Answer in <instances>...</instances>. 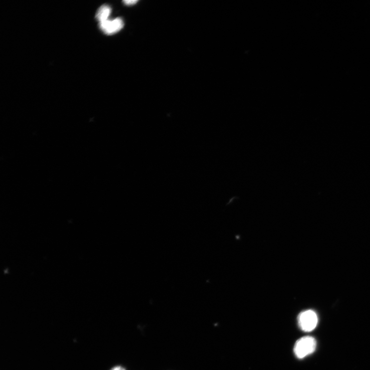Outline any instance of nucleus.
Returning a JSON list of instances; mask_svg holds the SVG:
<instances>
[{
  "instance_id": "nucleus-4",
  "label": "nucleus",
  "mask_w": 370,
  "mask_h": 370,
  "mask_svg": "<svg viewBox=\"0 0 370 370\" xmlns=\"http://www.w3.org/2000/svg\"><path fill=\"white\" fill-rule=\"evenodd\" d=\"M111 9L108 5H104L99 8L96 14V18L100 23L109 20Z\"/></svg>"
},
{
  "instance_id": "nucleus-3",
  "label": "nucleus",
  "mask_w": 370,
  "mask_h": 370,
  "mask_svg": "<svg viewBox=\"0 0 370 370\" xmlns=\"http://www.w3.org/2000/svg\"><path fill=\"white\" fill-rule=\"evenodd\" d=\"M124 24L121 18H118L114 20H108L100 23V28L108 35H112L120 32L124 27Z\"/></svg>"
},
{
  "instance_id": "nucleus-5",
  "label": "nucleus",
  "mask_w": 370,
  "mask_h": 370,
  "mask_svg": "<svg viewBox=\"0 0 370 370\" xmlns=\"http://www.w3.org/2000/svg\"><path fill=\"white\" fill-rule=\"evenodd\" d=\"M138 2L136 0H126V1L124 2V4L127 6H132L135 5Z\"/></svg>"
},
{
  "instance_id": "nucleus-1",
  "label": "nucleus",
  "mask_w": 370,
  "mask_h": 370,
  "mask_svg": "<svg viewBox=\"0 0 370 370\" xmlns=\"http://www.w3.org/2000/svg\"><path fill=\"white\" fill-rule=\"evenodd\" d=\"M316 340L312 337H303L296 342L294 352L298 358H303L313 353L316 348Z\"/></svg>"
},
{
  "instance_id": "nucleus-6",
  "label": "nucleus",
  "mask_w": 370,
  "mask_h": 370,
  "mask_svg": "<svg viewBox=\"0 0 370 370\" xmlns=\"http://www.w3.org/2000/svg\"><path fill=\"white\" fill-rule=\"evenodd\" d=\"M111 370H126L122 366H116L113 367Z\"/></svg>"
},
{
  "instance_id": "nucleus-2",
  "label": "nucleus",
  "mask_w": 370,
  "mask_h": 370,
  "mask_svg": "<svg viewBox=\"0 0 370 370\" xmlns=\"http://www.w3.org/2000/svg\"><path fill=\"white\" fill-rule=\"evenodd\" d=\"M300 328L304 332H311L314 330L318 322L316 313L313 310H306L301 313L298 318Z\"/></svg>"
}]
</instances>
